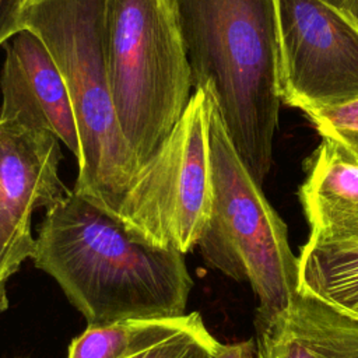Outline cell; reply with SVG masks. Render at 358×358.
Wrapping results in <instances>:
<instances>
[{"mask_svg":"<svg viewBox=\"0 0 358 358\" xmlns=\"http://www.w3.org/2000/svg\"><path fill=\"white\" fill-rule=\"evenodd\" d=\"M183 256L133 238L70 190L46 210L31 259L56 280L88 327H102L187 315L193 280Z\"/></svg>","mask_w":358,"mask_h":358,"instance_id":"1","label":"cell"},{"mask_svg":"<svg viewBox=\"0 0 358 358\" xmlns=\"http://www.w3.org/2000/svg\"><path fill=\"white\" fill-rule=\"evenodd\" d=\"M193 87L208 88L243 165L262 186L280 113L274 0H173Z\"/></svg>","mask_w":358,"mask_h":358,"instance_id":"2","label":"cell"},{"mask_svg":"<svg viewBox=\"0 0 358 358\" xmlns=\"http://www.w3.org/2000/svg\"><path fill=\"white\" fill-rule=\"evenodd\" d=\"M103 15L105 0H27L21 27L46 45L69 90L81 145L73 192L115 218L141 165L116 117Z\"/></svg>","mask_w":358,"mask_h":358,"instance_id":"3","label":"cell"},{"mask_svg":"<svg viewBox=\"0 0 358 358\" xmlns=\"http://www.w3.org/2000/svg\"><path fill=\"white\" fill-rule=\"evenodd\" d=\"M103 42L116 117L143 166L192 96L173 0H105Z\"/></svg>","mask_w":358,"mask_h":358,"instance_id":"4","label":"cell"},{"mask_svg":"<svg viewBox=\"0 0 358 358\" xmlns=\"http://www.w3.org/2000/svg\"><path fill=\"white\" fill-rule=\"evenodd\" d=\"M210 155L213 210L197 248L210 267L249 282L259 299L257 316L274 315L298 291V256L291 250L285 222L232 145L214 98Z\"/></svg>","mask_w":358,"mask_h":358,"instance_id":"5","label":"cell"},{"mask_svg":"<svg viewBox=\"0 0 358 358\" xmlns=\"http://www.w3.org/2000/svg\"><path fill=\"white\" fill-rule=\"evenodd\" d=\"M213 95L196 88L187 106L126 192L115 220L136 239L193 250L213 210L210 113Z\"/></svg>","mask_w":358,"mask_h":358,"instance_id":"6","label":"cell"},{"mask_svg":"<svg viewBox=\"0 0 358 358\" xmlns=\"http://www.w3.org/2000/svg\"><path fill=\"white\" fill-rule=\"evenodd\" d=\"M0 313L7 281L32 257V214L70 190L59 176L60 140L38 106L13 50L6 46L0 78Z\"/></svg>","mask_w":358,"mask_h":358,"instance_id":"7","label":"cell"},{"mask_svg":"<svg viewBox=\"0 0 358 358\" xmlns=\"http://www.w3.org/2000/svg\"><path fill=\"white\" fill-rule=\"evenodd\" d=\"M274 8L281 101L305 113L358 99V25L323 0Z\"/></svg>","mask_w":358,"mask_h":358,"instance_id":"8","label":"cell"},{"mask_svg":"<svg viewBox=\"0 0 358 358\" xmlns=\"http://www.w3.org/2000/svg\"><path fill=\"white\" fill-rule=\"evenodd\" d=\"M256 331L257 358H358V317L299 291Z\"/></svg>","mask_w":358,"mask_h":358,"instance_id":"9","label":"cell"},{"mask_svg":"<svg viewBox=\"0 0 358 358\" xmlns=\"http://www.w3.org/2000/svg\"><path fill=\"white\" fill-rule=\"evenodd\" d=\"M299 197L309 224L308 242L358 239V157L345 147L322 140Z\"/></svg>","mask_w":358,"mask_h":358,"instance_id":"10","label":"cell"},{"mask_svg":"<svg viewBox=\"0 0 358 358\" xmlns=\"http://www.w3.org/2000/svg\"><path fill=\"white\" fill-rule=\"evenodd\" d=\"M13 50L22 76L57 138L81 157L77 122L64 77L46 45L29 29L18 31L7 43Z\"/></svg>","mask_w":358,"mask_h":358,"instance_id":"11","label":"cell"},{"mask_svg":"<svg viewBox=\"0 0 358 358\" xmlns=\"http://www.w3.org/2000/svg\"><path fill=\"white\" fill-rule=\"evenodd\" d=\"M298 291L358 317V239L306 242L298 256Z\"/></svg>","mask_w":358,"mask_h":358,"instance_id":"12","label":"cell"},{"mask_svg":"<svg viewBox=\"0 0 358 358\" xmlns=\"http://www.w3.org/2000/svg\"><path fill=\"white\" fill-rule=\"evenodd\" d=\"M193 312L175 319H129L87 327L69 347L67 358H127L180 333Z\"/></svg>","mask_w":358,"mask_h":358,"instance_id":"13","label":"cell"},{"mask_svg":"<svg viewBox=\"0 0 358 358\" xmlns=\"http://www.w3.org/2000/svg\"><path fill=\"white\" fill-rule=\"evenodd\" d=\"M221 343L207 330L201 316L193 312L190 323L171 338L127 358H213Z\"/></svg>","mask_w":358,"mask_h":358,"instance_id":"14","label":"cell"},{"mask_svg":"<svg viewBox=\"0 0 358 358\" xmlns=\"http://www.w3.org/2000/svg\"><path fill=\"white\" fill-rule=\"evenodd\" d=\"M322 138L333 140L358 157V99L336 108L305 112Z\"/></svg>","mask_w":358,"mask_h":358,"instance_id":"15","label":"cell"},{"mask_svg":"<svg viewBox=\"0 0 358 358\" xmlns=\"http://www.w3.org/2000/svg\"><path fill=\"white\" fill-rule=\"evenodd\" d=\"M25 0H0V46L8 42L21 27Z\"/></svg>","mask_w":358,"mask_h":358,"instance_id":"16","label":"cell"},{"mask_svg":"<svg viewBox=\"0 0 358 358\" xmlns=\"http://www.w3.org/2000/svg\"><path fill=\"white\" fill-rule=\"evenodd\" d=\"M213 358H257V348L253 340L221 344Z\"/></svg>","mask_w":358,"mask_h":358,"instance_id":"17","label":"cell"},{"mask_svg":"<svg viewBox=\"0 0 358 358\" xmlns=\"http://www.w3.org/2000/svg\"><path fill=\"white\" fill-rule=\"evenodd\" d=\"M358 25V0H323Z\"/></svg>","mask_w":358,"mask_h":358,"instance_id":"18","label":"cell"},{"mask_svg":"<svg viewBox=\"0 0 358 358\" xmlns=\"http://www.w3.org/2000/svg\"><path fill=\"white\" fill-rule=\"evenodd\" d=\"M25 1H27V0H25Z\"/></svg>","mask_w":358,"mask_h":358,"instance_id":"19","label":"cell"}]
</instances>
